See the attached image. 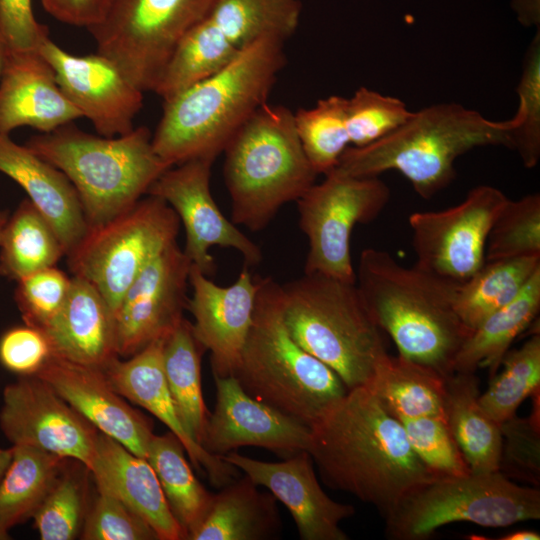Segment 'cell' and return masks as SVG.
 Returning <instances> with one entry per match:
<instances>
[{
	"mask_svg": "<svg viewBox=\"0 0 540 540\" xmlns=\"http://www.w3.org/2000/svg\"><path fill=\"white\" fill-rule=\"evenodd\" d=\"M310 428L309 453L324 483L373 505L384 518L415 488L437 479L367 384L349 389Z\"/></svg>",
	"mask_w": 540,
	"mask_h": 540,
	"instance_id": "6da1fadb",
	"label": "cell"
},
{
	"mask_svg": "<svg viewBox=\"0 0 540 540\" xmlns=\"http://www.w3.org/2000/svg\"><path fill=\"white\" fill-rule=\"evenodd\" d=\"M283 40L266 36L222 69L164 101L152 134L155 153L170 167L216 157L263 104L285 65Z\"/></svg>",
	"mask_w": 540,
	"mask_h": 540,
	"instance_id": "7a4b0ae2",
	"label": "cell"
},
{
	"mask_svg": "<svg viewBox=\"0 0 540 540\" xmlns=\"http://www.w3.org/2000/svg\"><path fill=\"white\" fill-rule=\"evenodd\" d=\"M356 285L378 327L403 357L428 366L444 377L470 330L454 302L459 283L415 264L406 267L387 251L364 249Z\"/></svg>",
	"mask_w": 540,
	"mask_h": 540,
	"instance_id": "3957f363",
	"label": "cell"
},
{
	"mask_svg": "<svg viewBox=\"0 0 540 540\" xmlns=\"http://www.w3.org/2000/svg\"><path fill=\"white\" fill-rule=\"evenodd\" d=\"M515 126L514 118L493 121L458 103L434 104L413 112L402 126L369 145L349 146L332 171L374 177L394 170L429 199L453 181L461 155L483 146L511 148Z\"/></svg>",
	"mask_w": 540,
	"mask_h": 540,
	"instance_id": "277c9868",
	"label": "cell"
},
{
	"mask_svg": "<svg viewBox=\"0 0 540 540\" xmlns=\"http://www.w3.org/2000/svg\"><path fill=\"white\" fill-rule=\"evenodd\" d=\"M233 376L250 396L309 427L348 391L330 367L291 337L281 285L270 277H260L252 324Z\"/></svg>",
	"mask_w": 540,
	"mask_h": 540,
	"instance_id": "5b68a950",
	"label": "cell"
},
{
	"mask_svg": "<svg viewBox=\"0 0 540 540\" xmlns=\"http://www.w3.org/2000/svg\"><path fill=\"white\" fill-rule=\"evenodd\" d=\"M24 145L66 175L89 227L132 207L170 168L155 153L152 134L144 126L105 137L87 133L71 122L34 135Z\"/></svg>",
	"mask_w": 540,
	"mask_h": 540,
	"instance_id": "8992f818",
	"label": "cell"
},
{
	"mask_svg": "<svg viewBox=\"0 0 540 540\" xmlns=\"http://www.w3.org/2000/svg\"><path fill=\"white\" fill-rule=\"evenodd\" d=\"M224 179L231 221L263 230L286 203L316 182L287 107L263 104L239 128L224 151Z\"/></svg>",
	"mask_w": 540,
	"mask_h": 540,
	"instance_id": "52a82bcc",
	"label": "cell"
},
{
	"mask_svg": "<svg viewBox=\"0 0 540 540\" xmlns=\"http://www.w3.org/2000/svg\"><path fill=\"white\" fill-rule=\"evenodd\" d=\"M281 288L284 323L296 343L348 390L367 384L387 351L356 283L304 273Z\"/></svg>",
	"mask_w": 540,
	"mask_h": 540,
	"instance_id": "ba28073f",
	"label": "cell"
},
{
	"mask_svg": "<svg viewBox=\"0 0 540 540\" xmlns=\"http://www.w3.org/2000/svg\"><path fill=\"white\" fill-rule=\"evenodd\" d=\"M539 519V487L518 485L494 471L424 483L404 497L385 521L390 539L424 540L454 522L496 528Z\"/></svg>",
	"mask_w": 540,
	"mask_h": 540,
	"instance_id": "9c48e42d",
	"label": "cell"
},
{
	"mask_svg": "<svg viewBox=\"0 0 540 540\" xmlns=\"http://www.w3.org/2000/svg\"><path fill=\"white\" fill-rule=\"evenodd\" d=\"M180 225L165 201L145 195L112 219L89 227L66 255L68 268L72 276L93 284L115 313L140 272L176 242Z\"/></svg>",
	"mask_w": 540,
	"mask_h": 540,
	"instance_id": "30bf717a",
	"label": "cell"
},
{
	"mask_svg": "<svg viewBox=\"0 0 540 540\" xmlns=\"http://www.w3.org/2000/svg\"><path fill=\"white\" fill-rule=\"evenodd\" d=\"M217 0H112L89 28L97 53L111 60L142 92L153 91L182 38Z\"/></svg>",
	"mask_w": 540,
	"mask_h": 540,
	"instance_id": "8fae6325",
	"label": "cell"
},
{
	"mask_svg": "<svg viewBox=\"0 0 540 540\" xmlns=\"http://www.w3.org/2000/svg\"><path fill=\"white\" fill-rule=\"evenodd\" d=\"M387 184L374 177L331 171L298 200L299 225L308 239L304 273L356 283L350 241L357 224L378 217L389 199Z\"/></svg>",
	"mask_w": 540,
	"mask_h": 540,
	"instance_id": "7c38bea8",
	"label": "cell"
},
{
	"mask_svg": "<svg viewBox=\"0 0 540 540\" xmlns=\"http://www.w3.org/2000/svg\"><path fill=\"white\" fill-rule=\"evenodd\" d=\"M507 201L500 189L480 185L457 205L412 213L415 265L456 283L469 279L485 261L490 229Z\"/></svg>",
	"mask_w": 540,
	"mask_h": 540,
	"instance_id": "4fadbf2b",
	"label": "cell"
},
{
	"mask_svg": "<svg viewBox=\"0 0 540 540\" xmlns=\"http://www.w3.org/2000/svg\"><path fill=\"white\" fill-rule=\"evenodd\" d=\"M0 429L12 445H30L91 470L99 431L36 375L19 376L2 393Z\"/></svg>",
	"mask_w": 540,
	"mask_h": 540,
	"instance_id": "5bb4252c",
	"label": "cell"
},
{
	"mask_svg": "<svg viewBox=\"0 0 540 540\" xmlns=\"http://www.w3.org/2000/svg\"><path fill=\"white\" fill-rule=\"evenodd\" d=\"M214 161L196 158L172 166L146 194L162 199L175 211L185 230L184 253L210 278L216 272L215 259L209 252L213 246L239 251L248 267L262 261L260 248L223 215L212 197L210 175Z\"/></svg>",
	"mask_w": 540,
	"mask_h": 540,
	"instance_id": "9a60e30c",
	"label": "cell"
},
{
	"mask_svg": "<svg viewBox=\"0 0 540 540\" xmlns=\"http://www.w3.org/2000/svg\"><path fill=\"white\" fill-rule=\"evenodd\" d=\"M191 266L175 242L132 282L114 313L120 358H128L153 341L166 338L184 319Z\"/></svg>",
	"mask_w": 540,
	"mask_h": 540,
	"instance_id": "2e32d148",
	"label": "cell"
},
{
	"mask_svg": "<svg viewBox=\"0 0 540 540\" xmlns=\"http://www.w3.org/2000/svg\"><path fill=\"white\" fill-rule=\"evenodd\" d=\"M39 51L52 67L63 93L99 135L114 137L134 129L143 92L111 60L100 53L73 55L50 38L41 43Z\"/></svg>",
	"mask_w": 540,
	"mask_h": 540,
	"instance_id": "e0dca14e",
	"label": "cell"
},
{
	"mask_svg": "<svg viewBox=\"0 0 540 540\" xmlns=\"http://www.w3.org/2000/svg\"><path fill=\"white\" fill-rule=\"evenodd\" d=\"M216 403L209 414L201 446L223 456L243 446L267 449L283 458L311 446V428L256 400L234 376H213Z\"/></svg>",
	"mask_w": 540,
	"mask_h": 540,
	"instance_id": "ac0fdd59",
	"label": "cell"
},
{
	"mask_svg": "<svg viewBox=\"0 0 540 540\" xmlns=\"http://www.w3.org/2000/svg\"><path fill=\"white\" fill-rule=\"evenodd\" d=\"M260 277L244 264L236 281L228 286L214 283L194 265L189 274L192 296L187 310L193 316L194 336L210 352L213 376H233L249 333Z\"/></svg>",
	"mask_w": 540,
	"mask_h": 540,
	"instance_id": "d6986e66",
	"label": "cell"
},
{
	"mask_svg": "<svg viewBox=\"0 0 540 540\" xmlns=\"http://www.w3.org/2000/svg\"><path fill=\"white\" fill-rule=\"evenodd\" d=\"M258 486L267 488L291 514L302 540H347L340 523L355 513L352 505L332 500L321 488L308 451L282 461L253 459L236 451L223 456Z\"/></svg>",
	"mask_w": 540,
	"mask_h": 540,
	"instance_id": "ffe728a7",
	"label": "cell"
},
{
	"mask_svg": "<svg viewBox=\"0 0 540 540\" xmlns=\"http://www.w3.org/2000/svg\"><path fill=\"white\" fill-rule=\"evenodd\" d=\"M34 375L51 386L99 432L146 458L154 434L153 422L124 400L103 370L51 354Z\"/></svg>",
	"mask_w": 540,
	"mask_h": 540,
	"instance_id": "44dd1931",
	"label": "cell"
},
{
	"mask_svg": "<svg viewBox=\"0 0 540 540\" xmlns=\"http://www.w3.org/2000/svg\"><path fill=\"white\" fill-rule=\"evenodd\" d=\"M164 339H158L136 354L117 358L105 370L113 388L125 399L146 409L166 425L182 443L193 467L205 472L210 483L221 488L238 477V469L193 442L178 417L163 368Z\"/></svg>",
	"mask_w": 540,
	"mask_h": 540,
	"instance_id": "7402d4cb",
	"label": "cell"
},
{
	"mask_svg": "<svg viewBox=\"0 0 540 540\" xmlns=\"http://www.w3.org/2000/svg\"><path fill=\"white\" fill-rule=\"evenodd\" d=\"M81 117L39 50L7 51L0 78V134L22 126L48 133Z\"/></svg>",
	"mask_w": 540,
	"mask_h": 540,
	"instance_id": "603a6c76",
	"label": "cell"
},
{
	"mask_svg": "<svg viewBox=\"0 0 540 540\" xmlns=\"http://www.w3.org/2000/svg\"><path fill=\"white\" fill-rule=\"evenodd\" d=\"M41 331L51 354L69 361L104 371L120 358L114 312L99 290L81 277L71 276L63 306Z\"/></svg>",
	"mask_w": 540,
	"mask_h": 540,
	"instance_id": "cb8c5ba5",
	"label": "cell"
},
{
	"mask_svg": "<svg viewBox=\"0 0 540 540\" xmlns=\"http://www.w3.org/2000/svg\"><path fill=\"white\" fill-rule=\"evenodd\" d=\"M0 172L27 193V198L55 230L66 256L89 228L78 194L66 175L3 134H0Z\"/></svg>",
	"mask_w": 540,
	"mask_h": 540,
	"instance_id": "d4e9b609",
	"label": "cell"
},
{
	"mask_svg": "<svg viewBox=\"0 0 540 540\" xmlns=\"http://www.w3.org/2000/svg\"><path fill=\"white\" fill-rule=\"evenodd\" d=\"M89 472L98 490L109 492L131 508L152 527L159 540L186 539L146 458L99 432Z\"/></svg>",
	"mask_w": 540,
	"mask_h": 540,
	"instance_id": "484cf974",
	"label": "cell"
},
{
	"mask_svg": "<svg viewBox=\"0 0 540 540\" xmlns=\"http://www.w3.org/2000/svg\"><path fill=\"white\" fill-rule=\"evenodd\" d=\"M247 475L213 494L211 504L187 540H267L280 535L277 499Z\"/></svg>",
	"mask_w": 540,
	"mask_h": 540,
	"instance_id": "4316f807",
	"label": "cell"
},
{
	"mask_svg": "<svg viewBox=\"0 0 540 540\" xmlns=\"http://www.w3.org/2000/svg\"><path fill=\"white\" fill-rule=\"evenodd\" d=\"M475 372H454L446 378V420L472 473L498 471L502 447L500 425L479 403Z\"/></svg>",
	"mask_w": 540,
	"mask_h": 540,
	"instance_id": "83f0119b",
	"label": "cell"
},
{
	"mask_svg": "<svg viewBox=\"0 0 540 540\" xmlns=\"http://www.w3.org/2000/svg\"><path fill=\"white\" fill-rule=\"evenodd\" d=\"M446 378L428 366L386 352L367 385L397 419L446 418Z\"/></svg>",
	"mask_w": 540,
	"mask_h": 540,
	"instance_id": "f1b7e54d",
	"label": "cell"
},
{
	"mask_svg": "<svg viewBox=\"0 0 540 540\" xmlns=\"http://www.w3.org/2000/svg\"><path fill=\"white\" fill-rule=\"evenodd\" d=\"M539 309L540 270L515 299L489 315L470 332L454 358L453 373L488 368L493 376L511 344L532 323Z\"/></svg>",
	"mask_w": 540,
	"mask_h": 540,
	"instance_id": "f546056e",
	"label": "cell"
},
{
	"mask_svg": "<svg viewBox=\"0 0 540 540\" xmlns=\"http://www.w3.org/2000/svg\"><path fill=\"white\" fill-rule=\"evenodd\" d=\"M10 464L0 481V540L9 531L32 518L67 459L30 445H12Z\"/></svg>",
	"mask_w": 540,
	"mask_h": 540,
	"instance_id": "4dcf8cb0",
	"label": "cell"
},
{
	"mask_svg": "<svg viewBox=\"0 0 540 540\" xmlns=\"http://www.w3.org/2000/svg\"><path fill=\"white\" fill-rule=\"evenodd\" d=\"M205 351L185 318L164 339L162 349L165 377L178 417L190 439L200 446L210 414L201 386V357Z\"/></svg>",
	"mask_w": 540,
	"mask_h": 540,
	"instance_id": "1f68e13d",
	"label": "cell"
},
{
	"mask_svg": "<svg viewBox=\"0 0 540 540\" xmlns=\"http://www.w3.org/2000/svg\"><path fill=\"white\" fill-rule=\"evenodd\" d=\"M65 256L50 223L28 199L8 217L0 237V276L18 281L36 271L56 266Z\"/></svg>",
	"mask_w": 540,
	"mask_h": 540,
	"instance_id": "d6a6232c",
	"label": "cell"
},
{
	"mask_svg": "<svg viewBox=\"0 0 540 540\" xmlns=\"http://www.w3.org/2000/svg\"><path fill=\"white\" fill-rule=\"evenodd\" d=\"M540 270V256L484 261L459 283L454 302L462 323L473 330L489 315L507 305Z\"/></svg>",
	"mask_w": 540,
	"mask_h": 540,
	"instance_id": "836d02e7",
	"label": "cell"
},
{
	"mask_svg": "<svg viewBox=\"0 0 540 540\" xmlns=\"http://www.w3.org/2000/svg\"><path fill=\"white\" fill-rule=\"evenodd\" d=\"M185 453L180 440L169 431L163 435H152L146 459L153 468L170 510L187 539L204 518L213 494L196 478Z\"/></svg>",
	"mask_w": 540,
	"mask_h": 540,
	"instance_id": "e575fe53",
	"label": "cell"
},
{
	"mask_svg": "<svg viewBox=\"0 0 540 540\" xmlns=\"http://www.w3.org/2000/svg\"><path fill=\"white\" fill-rule=\"evenodd\" d=\"M239 51L206 16L179 42L153 92L165 101L218 72Z\"/></svg>",
	"mask_w": 540,
	"mask_h": 540,
	"instance_id": "d590c367",
	"label": "cell"
},
{
	"mask_svg": "<svg viewBox=\"0 0 540 540\" xmlns=\"http://www.w3.org/2000/svg\"><path fill=\"white\" fill-rule=\"evenodd\" d=\"M300 14V0H217L207 18L241 50L266 36L285 41Z\"/></svg>",
	"mask_w": 540,
	"mask_h": 540,
	"instance_id": "8d00e7d4",
	"label": "cell"
},
{
	"mask_svg": "<svg viewBox=\"0 0 540 540\" xmlns=\"http://www.w3.org/2000/svg\"><path fill=\"white\" fill-rule=\"evenodd\" d=\"M500 366L501 372L491 376L489 387L479 396L483 410L499 425L516 415L519 405L539 390V331L521 347L508 350Z\"/></svg>",
	"mask_w": 540,
	"mask_h": 540,
	"instance_id": "74e56055",
	"label": "cell"
},
{
	"mask_svg": "<svg viewBox=\"0 0 540 540\" xmlns=\"http://www.w3.org/2000/svg\"><path fill=\"white\" fill-rule=\"evenodd\" d=\"M345 106V97L332 95L294 113L302 148L318 175L332 171L350 145Z\"/></svg>",
	"mask_w": 540,
	"mask_h": 540,
	"instance_id": "f35d334b",
	"label": "cell"
},
{
	"mask_svg": "<svg viewBox=\"0 0 540 540\" xmlns=\"http://www.w3.org/2000/svg\"><path fill=\"white\" fill-rule=\"evenodd\" d=\"M540 256V195L506 202L485 246V261Z\"/></svg>",
	"mask_w": 540,
	"mask_h": 540,
	"instance_id": "ab89813d",
	"label": "cell"
},
{
	"mask_svg": "<svg viewBox=\"0 0 540 540\" xmlns=\"http://www.w3.org/2000/svg\"><path fill=\"white\" fill-rule=\"evenodd\" d=\"M518 109L511 131V149L518 152L523 165L533 168L540 159V34L539 30L525 53L516 89Z\"/></svg>",
	"mask_w": 540,
	"mask_h": 540,
	"instance_id": "60d3db41",
	"label": "cell"
},
{
	"mask_svg": "<svg viewBox=\"0 0 540 540\" xmlns=\"http://www.w3.org/2000/svg\"><path fill=\"white\" fill-rule=\"evenodd\" d=\"M345 115L350 144L362 147L402 126L413 112L398 98L360 87L346 98Z\"/></svg>",
	"mask_w": 540,
	"mask_h": 540,
	"instance_id": "b9f144b4",
	"label": "cell"
},
{
	"mask_svg": "<svg viewBox=\"0 0 540 540\" xmlns=\"http://www.w3.org/2000/svg\"><path fill=\"white\" fill-rule=\"evenodd\" d=\"M539 390L531 396L534 407L529 417L514 415L500 425L502 447L498 471L510 480L530 486L540 484Z\"/></svg>",
	"mask_w": 540,
	"mask_h": 540,
	"instance_id": "7bdbcfd3",
	"label": "cell"
},
{
	"mask_svg": "<svg viewBox=\"0 0 540 540\" xmlns=\"http://www.w3.org/2000/svg\"><path fill=\"white\" fill-rule=\"evenodd\" d=\"M398 420L413 451L437 478L463 476L471 472L446 418L424 416Z\"/></svg>",
	"mask_w": 540,
	"mask_h": 540,
	"instance_id": "ee69618b",
	"label": "cell"
},
{
	"mask_svg": "<svg viewBox=\"0 0 540 540\" xmlns=\"http://www.w3.org/2000/svg\"><path fill=\"white\" fill-rule=\"evenodd\" d=\"M64 469L32 517L42 540H72L82 529L83 486L76 473Z\"/></svg>",
	"mask_w": 540,
	"mask_h": 540,
	"instance_id": "f6af8a7d",
	"label": "cell"
},
{
	"mask_svg": "<svg viewBox=\"0 0 540 540\" xmlns=\"http://www.w3.org/2000/svg\"><path fill=\"white\" fill-rule=\"evenodd\" d=\"M70 283L71 277L56 266L18 280L14 300L23 323L43 330L63 306Z\"/></svg>",
	"mask_w": 540,
	"mask_h": 540,
	"instance_id": "bcb514c9",
	"label": "cell"
},
{
	"mask_svg": "<svg viewBox=\"0 0 540 540\" xmlns=\"http://www.w3.org/2000/svg\"><path fill=\"white\" fill-rule=\"evenodd\" d=\"M98 490V489H97ZM84 540H159L152 527L109 492L98 496L83 521Z\"/></svg>",
	"mask_w": 540,
	"mask_h": 540,
	"instance_id": "7dc6e473",
	"label": "cell"
},
{
	"mask_svg": "<svg viewBox=\"0 0 540 540\" xmlns=\"http://www.w3.org/2000/svg\"><path fill=\"white\" fill-rule=\"evenodd\" d=\"M51 355L45 334L26 324L0 336V364L18 376L36 374Z\"/></svg>",
	"mask_w": 540,
	"mask_h": 540,
	"instance_id": "c3c4849f",
	"label": "cell"
},
{
	"mask_svg": "<svg viewBox=\"0 0 540 540\" xmlns=\"http://www.w3.org/2000/svg\"><path fill=\"white\" fill-rule=\"evenodd\" d=\"M0 38L7 51H30L39 50L49 33L36 20L31 0H0Z\"/></svg>",
	"mask_w": 540,
	"mask_h": 540,
	"instance_id": "681fc988",
	"label": "cell"
},
{
	"mask_svg": "<svg viewBox=\"0 0 540 540\" xmlns=\"http://www.w3.org/2000/svg\"><path fill=\"white\" fill-rule=\"evenodd\" d=\"M43 8L56 20L87 29L99 24L112 0H40Z\"/></svg>",
	"mask_w": 540,
	"mask_h": 540,
	"instance_id": "f907efd6",
	"label": "cell"
},
{
	"mask_svg": "<svg viewBox=\"0 0 540 540\" xmlns=\"http://www.w3.org/2000/svg\"><path fill=\"white\" fill-rule=\"evenodd\" d=\"M499 540H539L540 534L533 530H517L503 535Z\"/></svg>",
	"mask_w": 540,
	"mask_h": 540,
	"instance_id": "816d5d0a",
	"label": "cell"
},
{
	"mask_svg": "<svg viewBox=\"0 0 540 540\" xmlns=\"http://www.w3.org/2000/svg\"><path fill=\"white\" fill-rule=\"evenodd\" d=\"M12 454H13L12 446L9 448L0 447V481L10 464V461L12 459Z\"/></svg>",
	"mask_w": 540,
	"mask_h": 540,
	"instance_id": "f5cc1de1",
	"label": "cell"
},
{
	"mask_svg": "<svg viewBox=\"0 0 540 540\" xmlns=\"http://www.w3.org/2000/svg\"><path fill=\"white\" fill-rule=\"evenodd\" d=\"M6 56H7V48L4 42L2 41V39L0 38V78H1L4 66H5Z\"/></svg>",
	"mask_w": 540,
	"mask_h": 540,
	"instance_id": "db71d44e",
	"label": "cell"
},
{
	"mask_svg": "<svg viewBox=\"0 0 540 540\" xmlns=\"http://www.w3.org/2000/svg\"><path fill=\"white\" fill-rule=\"evenodd\" d=\"M8 217H9L8 211L0 210V237H1L2 230L8 220Z\"/></svg>",
	"mask_w": 540,
	"mask_h": 540,
	"instance_id": "11a10c76",
	"label": "cell"
}]
</instances>
